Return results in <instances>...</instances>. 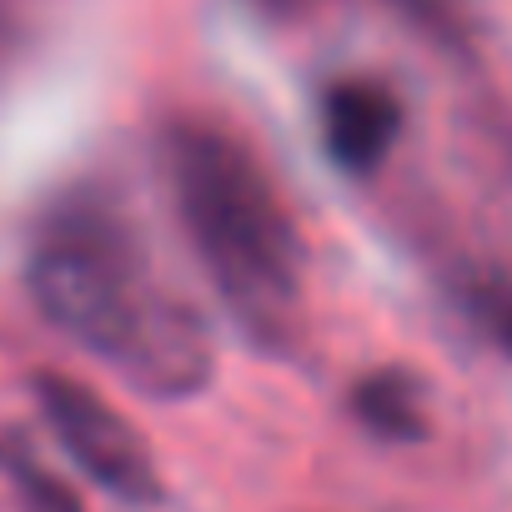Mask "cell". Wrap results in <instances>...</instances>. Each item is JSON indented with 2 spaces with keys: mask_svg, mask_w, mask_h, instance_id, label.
<instances>
[{
  "mask_svg": "<svg viewBox=\"0 0 512 512\" xmlns=\"http://www.w3.org/2000/svg\"><path fill=\"white\" fill-rule=\"evenodd\" d=\"M352 407H357V417L372 427V432H382V437H422V397H417V387L402 377V372H377V377H367L362 387H357V397H352Z\"/></svg>",
  "mask_w": 512,
  "mask_h": 512,
  "instance_id": "5b68a950",
  "label": "cell"
},
{
  "mask_svg": "<svg viewBox=\"0 0 512 512\" xmlns=\"http://www.w3.org/2000/svg\"><path fill=\"white\" fill-rule=\"evenodd\" d=\"M467 312H472V322L512 357V287H477V292L467 297Z\"/></svg>",
  "mask_w": 512,
  "mask_h": 512,
  "instance_id": "8992f818",
  "label": "cell"
},
{
  "mask_svg": "<svg viewBox=\"0 0 512 512\" xmlns=\"http://www.w3.org/2000/svg\"><path fill=\"white\" fill-rule=\"evenodd\" d=\"M166 171L216 292L256 337H282L302 292V241L262 161L216 126L181 121L166 136Z\"/></svg>",
  "mask_w": 512,
  "mask_h": 512,
  "instance_id": "7a4b0ae2",
  "label": "cell"
},
{
  "mask_svg": "<svg viewBox=\"0 0 512 512\" xmlns=\"http://www.w3.org/2000/svg\"><path fill=\"white\" fill-rule=\"evenodd\" d=\"M36 392H41V412H46L56 442L96 487H106L111 497H126V502H151L161 492L151 447L111 402H101L91 387H81L61 372H46L36 382Z\"/></svg>",
  "mask_w": 512,
  "mask_h": 512,
  "instance_id": "3957f363",
  "label": "cell"
},
{
  "mask_svg": "<svg viewBox=\"0 0 512 512\" xmlns=\"http://www.w3.org/2000/svg\"><path fill=\"white\" fill-rule=\"evenodd\" d=\"M41 312L151 397H186L211 372L196 307L166 287L141 236L96 196L61 201L31 246Z\"/></svg>",
  "mask_w": 512,
  "mask_h": 512,
  "instance_id": "6da1fadb",
  "label": "cell"
},
{
  "mask_svg": "<svg viewBox=\"0 0 512 512\" xmlns=\"http://www.w3.org/2000/svg\"><path fill=\"white\" fill-rule=\"evenodd\" d=\"M397 136H402V101L387 81L347 76L322 91V141L342 171L352 176L377 171L397 146Z\"/></svg>",
  "mask_w": 512,
  "mask_h": 512,
  "instance_id": "277c9868",
  "label": "cell"
}]
</instances>
